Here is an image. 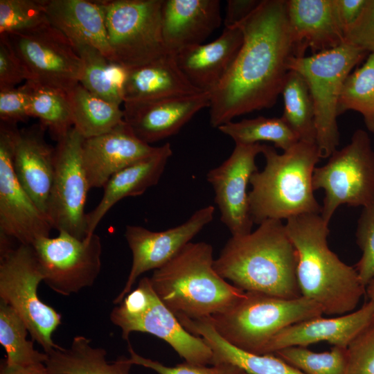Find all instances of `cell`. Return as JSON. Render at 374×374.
Instances as JSON below:
<instances>
[{
	"instance_id": "1",
	"label": "cell",
	"mask_w": 374,
	"mask_h": 374,
	"mask_svg": "<svg viewBox=\"0 0 374 374\" xmlns=\"http://www.w3.org/2000/svg\"><path fill=\"white\" fill-rule=\"evenodd\" d=\"M242 44L229 71L211 92L210 124L214 127L235 117L272 107L294 57L286 0H262L238 26Z\"/></svg>"
},
{
	"instance_id": "2",
	"label": "cell",
	"mask_w": 374,
	"mask_h": 374,
	"mask_svg": "<svg viewBox=\"0 0 374 374\" xmlns=\"http://www.w3.org/2000/svg\"><path fill=\"white\" fill-rule=\"evenodd\" d=\"M297 254L281 220H267L251 233L226 242L213 267L245 292L294 299L301 293L296 278Z\"/></svg>"
},
{
	"instance_id": "3",
	"label": "cell",
	"mask_w": 374,
	"mask_h": 374,
	"mask_svg": "<svg viewBox=\"0 0 374 374\" xmlns=\"http://www.w3.org/2000/svg\"><path fill=\"white\" fill-rule=\"evenodd\" d=\"M286 232L297 254L296 278L301 296L317 303L323 314L352 312L366 294L355 267L332 251L327 223L319 213L290 217Z\"/></svg>"
},
{
	"instance_id": "4",
	"label": "cell",
	"mask_w": 374,
	"mask_h": 374,
	"mask_svg": "<svg viewBox=\"0 0 374 374\" xmlns=\"http://www.w3.org/2000/svg\"><path fill=\"white\" fill-rule=\"evenodd\" d=\"M262 146L265 168L255 172L249 181V204L253 223L321 214L312 183L316 164L321 159L317 143L299 141L282 154L272 146Z\"/></svg>"
},
{
	"instance_id": "5",
	"label": "cell",
	"mask_w": 374,
	"mask_h": 374,
	"mask_svg": "<svg viewBox=\"0 0 374 374\" xmlns=\"http://www.w3.org/2000/svg\"><path fill=\"white\" fill-rule=\"evenodd\" d=\"M213 247L205 242L186 244L153 271L152 289L176 317L208 318L233 307L245 291L228 283L213 267Z\"/></svg>"
},
{
	"instance_id": "6",
	"label": "cell",
	"mask_w": 374,
	"mask_h": 374,
	"mask_svg": "<svg viewBox=\"0 0 374 374\" xmlns=\"http://www.w3.org/2000/svg\"><path fill=\"white\" fill-rule=\"evenodd\" d=\"M323 314L317 303L303 296L285 299L245 292L233 307L206 319L227 342L260 355L266 344L281 330Z\"/></svg>"
},
{
	"instance_id": "7",
	"label": "cell",
	"mask_w": 374,
	"mask_h": 374,
	"mask_svg": "<svg viewBox=\"0 0 374 374\" xmlns=\"http://www.w3.org/2000/svg\"><path fill=\"white\" fill-rule=\"evenodd\" d=\"M369 55L348 43L312 54L292 57L289 70L297 72L305 81L314 104L316 143L321 158H328L339 144L338 105L344 83L358 64Z\"/></svg>"
},
{
	"instance_id": "8",
	"label": "cell",
	"mask_w": 374,
	"mask_h": 374,
	"mask_svg": "<svg viewBox=\"0 0 374 374\" xmlns=\"http://www.w3.org/2000/svg\"><path fill=\"white\" fill-rule=\"evenodd\" d=\"M43 279L33 246L13 247L10 238L0 235V300L16 311L32 339L48 354L59 346L52 335L61 323V316L38 296Z\"/></svg>"
},
{
	"instance_id": "9",
	"label": "cell",
	"mask_w": 374,
	"mask_h": 374,
	"mask_svg": "<svg viewBox=\"0 0 374 374\" xmlns=\"http://www.w3.org/2000/svg\"><path fill=\"white\" fill-rule=\"evenodd\" d=\"M112 323L119 327L123 339L141 332L163 339L186 360L196 365L214 364L210 347L200 337L187 331L178 319L160 300L150 278L143 277L110 313Z\"/></svg>"
},
{
	"instance_id": "10",
	"label": "cell",
	"mask_w": 374,
	"mask_h": 374,
	"mask_svg": "<svg viewBox=\"0 0 374 374\" xmlns=\"http://www.w3.org/2000/svg\"><path fill=\"white\" fill-rule=\"evenodd\" d=\"M328 158L315 168L312 183L314 190L324 191L321 215L329 224L342 204L364 208L374 204V149L368 134L357 130L350 142Z\"/></svg>"
},
{
	"instance_id": "11",
	"label": "cell",
	"mask_w": 374,
	"mask_h": 374,
	"mask_svg": "<svg viewBox=\"0 0 374 374\" xmlns=\"http://www.w3.org/2000/svg\"><path fill=\"white\" fill-rule=\"evenodd\" d=\"M98 1L114 61L132 69L168 53L162 37L163 0Z\"/></svg>"
},
{
	"instance_id": "12",
	"label": "cell",
	"mask_w": 374,
	"mask_h": 374,
	"mask_svg": "<svg viewBox=\"0 0 374 374\" xmlns=\"http://www.w3.org/2000/svg\"><path fill=\"white\" fill-rule=\"evenodd\" d=\"M84 138L72 127L55 147V172L46 215L58 232L87 237L84 212L90 190L82 161Z\"/></svg>"
},
{
	"instance_id": "13",
	"label": "cell",
	"mask_w": 374,
	"mask_h": 374,
	"mask_svg": "<svg viewBox=\"0 0 374 374\" xmlns=\"http://www.w3.org/2000/svg\"><path fill=\"white\" fill-rule=\"evenodd\" d=\"M43 282L56 293L69 296L93 285L101 269L102 242L95 233L84 238L60 231L33 245Z\"/></svg>"
},
{
	"instance_id": "14",
	"label": "cell",
	"mask_w": 374,
	"mask_h": 374,
	"mask_svg": "<svg viewBox=\"0 0 374 374\" xmlns=\"http://www.w3.org/2000/svg\"><path fill=\"white\" fill-rule=\"evenodd\" d=\"M4 36L37 84L68 92L79 84L81 60L70 40L50 24Z\"/></svg>"
},
{
	"instance_id": "15",
	"label": "cell",
	"mask_w": 374,
	"mask_h": 374,
	"mask_svg": "<svg viewBox=\"0 0 374 374\" xmlns=\"http://www.w3.org/2000/svg\"><path fill=\"white\" fill-rule=\"evenodd\" d=\"M17 130V125L0 122V235L32 246L49 237L53 226L15 175L12 158Z\"/></svg>"
},
{
	"instance_id": "16",
	"label": "cell",
	"mask_w": 374,
	"mask_h": 374,
	"mask_svg": "<svg viewBox=\"0 0 374 374\" xmlns=\"http://www.w3.org/2000/svg\"><path fill=\"white\" fill-rule=\"evenodd\" d=\"M214 213L213 206H206L197 210L184 223L162 231L127 225L124 235L132 253V264L127 281L113 303L118 305L122 302L139 276L161 268L176 256L213 220Z\"/></svg>"
},
{
	"instance_id": "17",
	"label": "cell",
	"mask_w": 374,
	"mask_h": 374,
	"mask_svg": "<svg viewBox=\"0 0 374 374\" xmlns=\"http://www.w3.org/2000/svg\"><path fill=\"white\" fill-rule=\"evenodd\" d=\"M262 148L260 143L235 144L229 158L206 175L215 193L220 220L233 237L252 231L253 222L250 214L247 186L251 175L258 170L256 158Z\"/></svg>"
},
{
	"instance_id": "18",
	"label": "cell",
	"mask_w": 374,
	"mask_h": 374,
	"mask_svg": "<svg viewBox=\"0 0 374 374\" xmlns=\"http://www.w3.org/2000/svg\"><path fill=\"white\" fill-rule=\"evenodd\" d=\"M211 93L124 102L125 122L150 144L178 133L200 110L210 106Z\"/></svg>"
},
{
	"instance_id": "19",
	"label": "cell",
	"mask_w": 374,
	"mask_h": 374,
	"mask_svg": "<svg viewBox=\"0 0 374 374\" xmlns=\"http://www.w3.org/2000/svg\"><path fill=\"white\" fill-rule=\"evenodd\" d=\"M125 121L110 131L82 144V161L90 189L103 188L110 177L130 164L154 153Z\"/></svg>"
},
{
	"instance_id": "20",
	"label": "cell",
	"mask_w": 374,
	"mask_h": 374,
	"mask_svg": "<svg viewBox=\"0 0 374 374\" xmlns=\"http://www.w3.org/2000/svg\"><path fill=\"white\" fill-rule=\"evenodd\" d=\"M374 321V305L365 303L359 310L333 318L321 316L290 325L278 332L260 355L274 354L292 346L306 347L319 341L347 348L353 339Z\"/></svg>"
},
{
	"instance_id": "21",
	"label": "cell",
	"mask_w": 374,
	"mask_h": 374,
	"mask_svg": "<svg viewBox=\"0 0 374 374\" xmlns=\"http://www.w3.org/2000/svg\"><path fill=\"white\" fill-rule=\"evenodd\" d=\"M287 15L294 44V57H304L346 43L344 30L333 0H286Z\"/></svg>"
},
{
	"instance_id": "22",
	"label": "cell",
	"mask_w": 374,
	"mask_h": 374,
	"mask_svg": "<svg viewBox=\"0 0 374 374\" xmlns=\"http://www.w3.org/2000/svg\"><path fill=\"white\" fill-rule=\"evenodd\" d=\"M39 123L15 133L12 163L17 178L37 206L46 214L55 172V148L44 137Z\"/></svg>"
},
{
	"instance_id": "23",
	"label": "cell",
	"mask_w": 374,
	"mask_h": 374,
	"mask_svg": "<svg viewBox=\"0 0 374 374\" xmlns=\"http://www.w3.org/2000/svg\"><path fill=\"white\" fill-rule=\"evenodd\" d=\"M221 23L219 0H163L162 37L168 53L203 44Z\"/></svg>"
},
{
	"instance_id": "24",
	"label": "cell",
	"mask_w": 374,
	"mask_h": 374,
	"mask_svg": "<svg viewBox=\"0 0 374 374\" xmlns=\"http://www.w3.org/2000/svg\"><path fill=\"white\" fill-rule=\"evenodd\" d=\"M242 42L243 33L239 27L224 28L215 40L185 48L175 57L190 83L211 93L229 71Z\"/></svg>"
},
{
	"instance_id": "25",
	"label": "cell",
	"mask_w": 374,
	"mask_h": 374,
	"mask_svg": "<svg viewBox=\"0 0 374 374\" xmlns=\"http://www.w3.org/2000/svg\"><path fill=\"white\" fill-rule=\"evenodd\" d=\"M172 154L171 145L166 143L152 154L113 175L104 186L103 195L97 206L87 213V235L94 233L100 222L118 202L141 195L157 185Z\"/></svg>"
},
{
	"instance_id": "26",
	"label": "cell",
	"mask_w": 374,
	"mask_h": 374,
	"mask_svg": "<svg viewBox=\"0 0 374 374\" xmlns=\"http://www.w3.org/2000/svg\"><path fill=\"white\" fill-rule=\"evenodd\" d=\"M49 24L66 37L72 44H85L114 60L98 1L44 0Z\"/></svg>"
},
{
	"instance_id": "27",
	"label": "cell",
	"mask_w": 374,
	"mask_h": 374,
	"mask_svg": "<svg viewBox=\"0 0 374 374\" xmlns=\"http://www.w3.org/2000/svg\"><path fill=\"white\" fill-rule=\"evenodd\" d=\"M203 91L188 80L175 55L166 53L143 65L129 69L123 103L197 94Z\"/></svg>"
},
{
	"instance_id": "28",
	"label": "cell",
	"mask_w": 374,
	"mask_h": 374,
	"mask_svg": "<svg viewBox=\"0 0 374 374\" xmlns=\"http://www.w3.org/2000/svg\"><path fill=\"white\" fill-rule=\"evenodd\" d=\"M182 326L202 337L211 349L214 364H233L248 374H304L275 354L258 355L241 350L224 340L206 318L177 317Z\"/></svg>"
},
{
	"instance_id": "29",
	"label": "cell",
	"mask_w": 374,
	"mask_h": 374,
	"mask_svg": "<svg viewBox=\"0 0 374 374\" xmlns=\"http://www.w3.org/2000/svg\"><path fill=\"white\" fill-rule=\"evenodd\" d=\"M91 340L78 335L68 348L60 346L50 353L44 364L51 374H130L133 364L129 357H119L112 362L106 359L103 348L91 345Z\"/></svg>"
},
{
	"instance_id": "30",
	"label": "cell",
	"mask_w": 374,
	"mask_h": 374,
	"mask_svg": "<svg viewBox=\"0 0 374 374\" xmlns=\"http://www.w3.org/2000/svg\"><path fill=\"white\" fill-rule=\"evenodd\" d=\"M81 60L79 83L109 102L121 105L129 69L109 60L94 47L73 44Z\"/></svg>"
},
{
	"instance_id": "31",
	"label": "cell",
	"mask_w": 374,
	"mask_h": 374,
	"mask_svg": "<svg viewBox=\"0 0 374 374\" xmlns=\"http://www.w3.org/2000/svg\"><path fill=\"white\" fill-rule=\"evenodd\" d=\"M67 96L73 127L84 139L105 134L124 121L121 105L96 96L80 83Z\"/></svg>"
},
{
	"instance_id": "32",
	"label": "cell",
	"mask_w": 374,
	"mask_h": 374,
	"mask_svg": "<svg viewBox=\"0 0 374 374\" xmlns=\"http://www.w3.org/2000/svg\"><path fill=\"white\" fill-rule=\"evenodd\" d=\"M281 94L284 101L281 118L299 141L316 143L314 104L304 79L297 72L290 70Z\"/></svg>"
},
{
	"instance_id": "33",
	"label": "cell",
	"mask_w": 374,
	"mask_h": 374,
	"mask_svg": "<svg viewBox=\"0 0 374 374\" xmlns=\"http://www.w3.org/2000/svg\"><path fill=\"white\" fill-rule=\"evenodd\" d=\"M217 129L231 137L235 144L250 145L268 141L284 152L299 142L294 133L282 118L258 116L238 122L231 121Z\"/></svg>"
},
{
	"instance_id": "34",
	"label": "cell",
	"mask_w": 374,
	"mask_h": 374,
	"mask_svg": "<svg viewBox=\"0 0 374 374\" xmlns=\"http://www.w3.org/2000/svg\"><path fill=\"white\" fill-rule=\"evenodd\" d=\"M30 116L37 118L57 141L73 127L67 93L30 81Z\"/></svg>"
},
{
	"instance_id": "35",
	"label": "cell",
	"mask_w": 374,
	"mask_h": 374,
	"mask_svg": "<svg viewBox=\"0 0 374 374\" xmlns=\"http://www.w3.org/2000/svg\"><path fill=\"white\" fill-rule=\"evenodd\" d=\"M28 330L24 320L8 304L0 300V344L9 366H27L45 362L47 354L35 350L26 339Z\"/></svg>"
},
{
	"instance_id": "36",
	"label": "cell",
	"mask_w": 374,
	"mask_h": 374,
	"mask_svg": "<svg viewBox=\"0 0 374 374\" xmlns=\"http://www.w3.org/2000/svg\"><path fill=\"white\" fill-rule=\"evenodd\" d=\"M348 110L360 113L367 129L374 133V54L346 79L339 100V115Z\"/></svg>"
},
{
	"instance_id": "37",
	"label": "cell",
	"mask_w": 374,
	"mask_h": 374,
	"mask_svg": "<svg viewBox=\"0 0 374 374\" xmlns=\"http://www.w3.org/2000/svg\"><path fill=\"white\" fill-rule=\"evenodd\" d=\"M274 354L304 374H346V348L332 346L329 351L317 353L292 346Z\"/></svg>"
},
{
	"instance_id": "38",
	"label": "cell",
	"mask_w": 374,
	"mask_h": 374,
	"mask_svg": "<svg viewBox=\"0 0 374 374\" xmlns=\"http://www.w3.org/2000/svg\"><path fill=\"white\" fill-rule=\"evenodd\" d=\"M44 0H0V35L48 24Z\"/></svg>"
},
{
	"instance_id": "39",
	"label": "cell",
	"mask_w": 374,
	"mask_h": 374,
	"mask_svg": "<svg viewBox=\"0 0 374 374\" xmlns=\"http://www.w3.org/2000/svg\"><path fill=\"white\" fill-rule=\"evenodd\" d=\"M355 235L362 254L355 268L366 287L374 278V204L363 208Z\"/></svg>"
},
{
	"instance_id": "40",
	"label": "cell",
	"mask_w": 374,
	"mask_h": 374,
	"mask_svg": "<svg viewBox=\"0 0 374 374\" xmlns=\"http://www.w3.org/2000/svg\"><path fill=\"white\" fill-rule=\"evenodd\" d=\"M128 351L130 361L133 365L152 369L159 374H248L240 367L230 363L215 364L208 366L185 362L172 367L167 366L139 355L130 344Z\"/></svg>"
},
{
	"instance_id": "41",
	"label": "cell",
	"mask_w": 374,
	"mask_h": 374,
	"mask_svg": "<svg viewBox=\"0 0 374 374\" xmlns=\"http://www.w3.org/2000/svg\"><path fill=\"white\" fill-rule=\"evenodd\" d=\"M346 374H374V321L346 348Z\"/></svg>"
},
{
	"instance_id": "42",
	"label": "cell",
	"mask_w": 374,
	"mask_h": 374,
	"mask_svg": "<svg viewBox=\"0 0 374 374\" xmlns=\"http://www.w3.org/2000/svg\"><path fill=\"white\" fill-rule=\"evenodd\" d=\"M31 83L0 89V122L17 125L30 116Z\"/></svg>"
},
{
	"instance_id": "43",
	"label": "cell",
	"mask_w": 374,
	"mask_h": 374,
	"mask_svg": "<svg viewBox=\"0 0 374 374\" xmlns=\"http://www.w3.org/2000/svg\"><path fill=\"white\" fill-rule=\"evenodd\" d=\"M23 80H30L28 71L6 37L0 36V89L15 87Z\"/></svg>"
},
{
	"instance_id": "44",
	"label": "cell",
	"mask_w": 374,
	"mask_h": 374,
	"mask_svg": "<svg viewBox=\"0 0 374 374\" xmlns=\"http://www.w3.org/2000/svg\"><path fill=\"white\" fill-rule=\"evenodd\" d=\"M345 42L374 54V0H367L357 20L346 32Z\"/></svg>"
},
{
	"instance_id": "45",
	"label": "cell",
	"mask_w": 374,
	"mask_h": 374,
	"mask_svg": "<svg viewBox=\"0 0 374 374\" xmlns=\"http://www.w3.org/2000/svg\"><path fill=\"white\" fill-rule=\"evenodd\" d=\"M262 0H229L224 19V28L237 26L260 4Z\"/></svg>"
},
{
	"instance_id": "46",
	"label": "cell",
	"mask_w": 374,
	"mask_h": 374,
	"mask_svg": "<svg viewBox=\"0 0 374 374\" xmlns=\"http://www.w3.org/2000/svg\"><path fill=\"white\" fill-rule=\"evenodd\" d=\"M333 2L345 34L359 18L367 0H333Z\"/></svg>"
},
{
	"instance_id": "47",
	"label": "cell",
	"mask_w": 374,
	"mask_h": 374,
	"mask_svg": "<svg viewBox=\"0 0 374 374\" xmlns=\"http://www.w3.org/2000/svg\"><path fill=\"white\" fill-rule=\"evenodd\" d=\"M0 374H51L44 362L27 366H9L4 361L1 364Z\"/></svg>"
},
{
	"instance_id": "48",
	"label": "cell",
	"mask_w": 374,
	"mask_h": 374,
	"mask_svg": "<svg viewBox=\"0 0 374 374\" xmlns=\"http://www.w3.org/2000/svg\"><path fill=\"white\" fill-rule=\"evenodd\" d=\"M366 293L369 298V301L374 305V278H373L366 286Z\"/></svg>"
}]
</instances>
